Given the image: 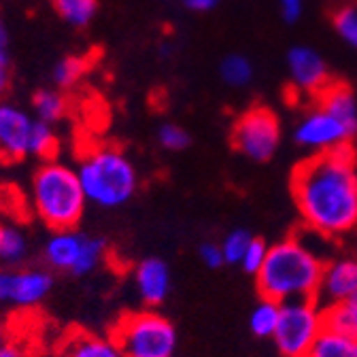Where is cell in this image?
<instances>
[{"mask_svg":"<svg viewBox=\"0 0 357 357\" xmlns=\"http://www.w3.org/2000/svg\"><path fill=\"white\" fill-rule=\"evenodd\" d=\"M291 198L304 226L324 238L357 228V155L353 145L315 153L291 172Z\"/></svg>","mask_w":357,"mask_h":357,"instance_id":"1","label":"cell"},{"mask_svg":"<svg viewBox=\"0 0 357 357\" xmlns=\"http://www.w3.org/2000/svg\"><path fill=\"white\" fill-rule=\"evenodd\" d=\"M326 261L319 251L300 236H285L268 245L261 271L255 275L259 296L279 304L317 300Z\"/></svg>","mask_w":357,"mask_h":357,"instance_id":"2","label":"cell"},{"mask_svg":"<svg viewBox=\"0 0 357 357\" xmlns=\"http://www.w3.org/2000/svg\"><path fill=\"white\" fill-rule=\"evenodd\" d=\"M30 200L36 217L52 232L75 230L87 204L77 168L58 160H47L36 168Z\"/></svg>","mask_w":357,"mask_h":357,"instance_id":"3","label":"cell"},{"mask_svg":"<svg viewBox=\"0 0 357 357\" xmlns=\"http://www.w3.org/2000/svg\"><path fill=\"white\" fill-rule=\"evenodd\" d=\"M77 174L87 202L100 208H119L139 192V170L117 147L98 145L79 160Z\"/></svg>","mask_w":357,"mask_h":357,"instance_id":"4","label":"cell"},{"mask_svg":"<svg viewBox=\"0 0 357 357\" xmlns=\"http://www.w3.org/2000/svg\"><path fill=\"white\" fill-rule=\"evenodd\" d=\"M109 334L123 357H174L178 344L176 328L155 310L126 312Z\"/></svg>","mask_w":357,"mask_h":357,"instance_id":"5","label":"cell"},{"mask_svg":"<svg viewBox=\"0 0 357 357\" xmlns=\"http://www.w3.org/2000/svg\"><path fill=\"white\" fill-rule=\"evenodd\" d=\"M107 241L100 236L81 234L77 230L52 232L43 247L45 264L58 273L73 277L92 275L107 257Z\"/></svg>","mask_w":357,"mask_h":357,"instance_id":"6","label":"cell"},{"mask_svg":"<svg viewBox=\"0 0 357 357\" xmlns=\"http://www.w3.org/2000/svg\"><path fill=\"white\" fill-rule=\"evenodd\" d=\"M324 330V306L317 300H294L281 304L273 342L283 357H306Z\"/></svg>","mask_w":357,"mask_h":357,"instance_id":"7","label":"cell"},{"mask_svg":"<svg viewBox=\"0 0 357 357\" xmlns=\"http://www.w3.org/2000/svg\"><path fill=\"white\" fill-rule=\"evenodd\" d=\"M281 121L268 107H251L232 126V147L251 162H268L281 145Z\"/></svg>","mask_w":357,"mask_h":357,"instance_id":"8","label":"cell"},{"mask_svg":"<svg viewBox=\"0 0 357 357\" xmlns=\"http://www.w3.org/2000/svg\"><path fill=\"white\" fill-rule=\"evenodd\" d=\"M353 139L355 137L347 130V126L317 102L308 107L294 126L296 145L304 151H310V155L347 147L353 143Z\"/></svg>","mask_w":357,"mask_h":357,"instance_id":"9","label":"cell"},{"mask_svg":"<svg viewBox=\"0 0 357 357\" xmlns=\"http://www.w3.org/2000/svg\"><path fill=\"white\" fill-rule=\"evenodd\" d=\"M54 289V277L43 268H0V304L32 308Z\"/></svg>","mask_w":357,"mask_h":357,"instance_id":"10","label":"cell"},{"mask_svg":"<svg viewBox=\"0 0 357 357\" xmlns=\"http://www.w3.org/2000/svg\"><path fill=\"white\" fill-rule=\"evenodd\" d=\"M285 64H287L291 87L300 96H310L315 100L332 83L326 58L317 50L308 47V45H296V47H291L287 52Z\"/></svg>","mask_w":357,"mask_h":357,"instance_id":"11","label":"cell"},{"mask_svg":"<svg viewBox=\"0 0 357 357\" xmlns=\"http://www.w3.org/2000/svg\"><path fill=\"white\" fill-rule=\"evenodd\" d=\"M32 123L34 119L24 109L0 102V162H20L28 158Z\"/></svg>","mask_w":357,"mask_h":357,"instance_id":"12","label":"cell"},{"mask_svg":"<svg viewBox=\"0 0 357 357\" xmlns=\"http://www.w3.org/2000/svg\"><path fill=\"white\" fill-rule=\"evenodd\" d=\"M357 294V257H336L326 261L317 302L321 306L340 304Z\"/></svg>","mask_w":357,"mask_h":357,"instance_id":"13","label":"cell"},{"mask_svg":"<svg viewBox=\"0 0 357 357\" xmlns=\"http://www.w3.org/2000/svg\"><path fill=\"white\" fill-rule=\"evenodd\" d=\"M134 285H137L139 298L147 306H160L166 302L172 287L168 264L160 257H145L134 268Z\"/></svg>","mask_w":357,"mask_h":357,"instance_id":"14","label":"cell"},{"mask_svg":"<svg viewBox=\"0 0 357 357\" xmlns=\"http://www.w3.org/2000/svg\"><path fill=\"white\" fill-rule=\"evenodd\" d=\"M58 357H123L111 334L73 330L58 347Z\"/></svg>","mask_w":357,"mask_h":357,"instance_id":"15","label":"cell"},{"mask_svg":"<svg viewBox=\"0 0 357 357\" xmlns=\"http://www.w3.org/2000/svg\"><path fill=\"white\" fill-rule=\"evenodd\" d=\"M326 111H330L338 121L347 126V130L357 137V98L353 89L342 81H332L324 92L315 98Z\"/></svg>","mask_w":357,"mask_h":357,"instance_id":"16","label":"cell"},{"mask_svg":"<svg viewBox=\"0 0 357 357\" xmlns=\"http://www.w3.org/2000/svg\"><path fill=\"white\" fill-rule=\"evenodd\" d=\"M324 326L326 330L357 338V294L340 304L324 306Z\"/></svg>","mask_w":357,"mask_h":357,"instance_id":"17","label":"cell"},{"mask_svg":"<svg viewBox=\"0 0 357 357\" xmlns=\"http://www.w3.org/2000/svg\"><path fill=\"white\" fill-rule=\"evenodd\" d=\"M306 357H357V338L324 330Z\"/></svg>","mask_w":357,"mask_h":357,"instance_id":"18","label":"cell"},{"mask_svg":"<svg viewBox=\"0 0 357 357\" xmlns=\"http://www.w3.org/2000/svg\"><path fill=\"white\" fill-rule=\"evenodd\" d=\"M281 315V304L275 300L261 298L249 315V330L257 338H273Z\"/></svg>","mask_w":357,"mask_h":357,"instance_id":"19","label":"cell"},{"mask_svg":"<svg viewBox=\"0 0 357 357\" xmlns=\"http://www.w3.org/2000/svg\"><path fill=\"white\" fill-rule=\"evenodd\" d=\"M28 255L26 234L15 226H0V266L13 268Z\"/></svg>","mask_w":357,"mask_h":357,"instance_id":"20","label":"cell"},{"mask_svg":"<svg viewBox=\"0 0 357 357\" xmlns=\"http://www.w3.org/2000/svg\"><path fill=\"white\" fill-rule=\"evenodd\" d=\"M56 13L75 28L92 24L98 11V0H52Z\"/></svg>","mask_w":357,"mask_h":357,"instance_id":"21","label":"cell"},{"mask_svg":"<svg viewBox=\"0 0 357 357\" xmlns=\"http://www.w3.org/2000/svg\"><path fill=\"white\" fill-rule=\"evenodd\" d=\"M255 68L243 54H228L219 64V77L230 87H247L253 81Z\"/></svg>","mask_w":357,"mask_h":357,"instance_id":"22","label":"cell"},{"mask_svg":"<svg viewBox=\"0 0 357 357\" xmlns=\"http://www.w3.org/2000/svg\"><path fill=\"white\" fill-rule=\"evenodd\" d=\"M58 151V137L52 123H45L40 119H34L32 132H30V145L28 155L40 158V160H52Z\"/></svg>","mask_w":357,"mask_h":357,"instance_id":"23","label":"cell"},{"mask_svg":"<svg viewBox=\"0 0 357 357\" xmlns=\"http://www.w3.org/2000/svg\"><path fill=\"white\" fill-rule=\"evenodd\" d=\"M36 119L45 123H56L64 117L66 113V98L58 92V89H38L32 98Z\"/></svg>","mask_w":357,"mask_h":357,"instance_id":"24","label":"cell"},{"mask_svg":"<svg viewBox=\"0 0 357 357\" xmlns=\"http://www.w3.org/2000/svg\"><path fill=\"white\" fill-rule=\"evenodd\" d=\"M332 26H334L336 34L340 36V40L357 52V3L355 0L340 5L332 13Z\"/></svg>","mask_w":357,"mask_h":357,"instance_id":"25","label":"cell"},{"mask_svg":"<svg viewBox=\"0 0 357 357\" xmlns=\"http://www.w3.org/2000/svg\"><path fill=\"white\" fill-rule=\"evenodd\" d=\"M251 241H253V234L245 228H236V230H232L223 236L221 251H223V259H226V264L241 266V259H243Z\"/></svg>","mask_w":357,"mask_h":357,"instance_id":"26","label":"cell"},{"mask_svg":"<svg viewBox=\"0 0 357 357\" xmlns=\"http://www.w3.org/2000/svg\"><path fill=\"white\" fill-rule=\"evenodd\" d=\"M87 64L83 58H77V56H68L64 60H60L54 68V81L56 85L60 87H73L85 73Z\"/></svg>","mask_w":357,"mask_h":357,"instance_id":"27","label":"cell"},{"mask_svg":"<svg viewBox=\"0 0 357 357\" xmlns=\"http://www.w3.org/2000/svg\"><path fill=\"white\" fill-rule=\"evenodd\" d=\"M158 143L166 149V151H183L192 139L188 130H183L181 126L176 123H162L158 128Z\"/></svg>","mask_w":357,"mask_h":357,"instance_id":"28","label":"cell"},{"mask_svg":"<svg viewBox=\"0 0 357 357\" xmlns=\"http://www.w3.org/2000/svg\"><path fill=\"white\" fill-rule=\"evenodd\" d=\"M266 255H268V245L261 238L253 236V241L249 243V247H247V251H245V255L241 259V268L247 275L255 277L261 271V266L266 261Z\"/></svg>","mask_w":357,"mask_h":357,"instance_id":"29","label":"cell"},{"mask_svg":"<svg viewBox=\"0 0 357 357\" xmlns=\"http://www.w3.org/2000/svg\"><path fill=\"white\" fill-rule=\"evenodd\" d=\"M198 255H200V261L211 268V271H217V268H221L223 264H226V259H223V251H221V245L219 243H213V241H206L198 247Z\"/></svg>","mask_w":357,"mask_h":357,"instance_id":"30","label":"cell"},{"mask_svg":"<svg viewBox=\"0 0 357 357\" xmlns=\"http://www.w3.org/2000/svg\"><path fill=\"white\" fill-rule=\"evenodd\" d=\"M279 9L287 24H296L304 13V0H279Z\"/></svg>","mask_w":357,"mask_h":357,"instance_id":"31","label":"cell"},{"mask_svg":"<svg viewBox=\"0 0 357 357\" xmlns=\"http://www.w3.org/2000/svg\"><path fill=\"white\" fill-rule=\"evenodd\" d=\"M11 83V66H9V58L7 56H0V98L7 94Z\"/></svg>","mask_w":357,"mask_h":357,"instance_id":"32","label":"cell"},{"mask_svg":"<svg viewBox=\"0 0 357 357\" xmlns=\"http://www.w3.org/2000/svg\"><path fill=\"white\" fill-rule=\"evenodd\" d=\"M181 3H183L185 9H190L194 13H206V11L217 7L219 0H181Z\"/></svg>","mask_w":357,"mask_h":357,"instance_id":"33","label":"cell"},{"mask_svg":"<svg viewBox=\"0 0 357 357\" xmlns=\"http://www.w3.org/2000/svg\"><path fill=\"white\" fill-rule=\"evenodd\" d=\"M0 357H28V355L24 353L22 347H17L13 342H7L3 349H0Z\"/></svg>","mask_w":357,"mask_h":357,"instance_id":"34","label":"cell"},{"mask_svg":"<svg viewBox=\"0 0 357 357\" xmlns=\"http://www.w3.org/2000/svg\"><path fill=\"white\" fill-rule=\"evenodd\" d=\"M7 50H9V30L5 22L0 20V56H7Z\"/></svg>","mask_w":357,"mask_h":357,"instance_id":"35","label":"cell"},{"mask_svg":"<svg viewBox=\"0 0 357 357\" xmlns=\"http://www.w3.org/2000/svg\"><path fill=\"white\" fill-rule=\"evenodd\" d=\"M7 342H9V340H7V330H5L3 321H0V349H3Z\"/></svg>","mask_w":357,"mask_h":357,"instance_id":"36","label":"cell"},{"mask_svg":"<svg viewBox=\"0 0 357 357\" xmlns=\"http://www.w3.org/2000/svg\"><path fill=\"white\" fill-rule=\"evenodd\" d=\"M355 3H357V0H355Z\"/></svg>","mask_w":357,"mask_h":357,"instance_id":"37","label":"cell"}]
</instances>
